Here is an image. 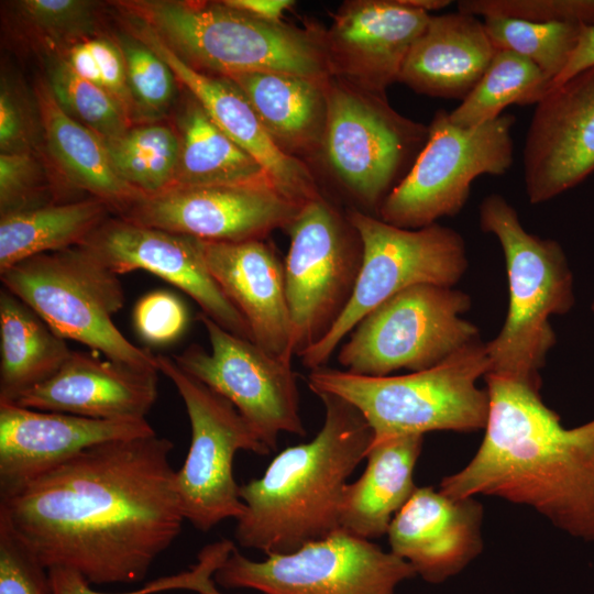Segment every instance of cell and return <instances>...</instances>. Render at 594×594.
I'll return each instance as SVG.
<instances>
[{"label":"cell","mask_w":594,"mask_h":594,"mask_svg":"<svg viewBox=\"0 0 594 594\" xmlns=\"http://www.w3.org/2000/svg\"><path fill=\"white\" fill-rule=\"evenodd\" d=\"M409 6L424 10L428 13L433 10H439L448 7L449 0H405Z\"/></svg>","instance_id":"cell-48"},{"label":"cell","mask_w":594,"mask_h":594,"mask_svg":"<svg viewBox=\"0 0 594 594\" xmlns=\"http://www.w3.org/2000/svg\"><path fill=\"white\" fill-rule=\"evenodd\" d=\"M32 120L22 98L7 81L0 90L1 153L30 152Z\"/></svg>","instance_id":"cell-43"},{"label":"cell","mask_w":594,"mask_h":594,"mask_svg":"<svg viewBox=\"0 0 594 594\" xmlns=\"http://www.w3.org/2000/svg\"><path fill=\"white\" fill-rule=\"evenodd\" d=\"M89 46L97 59L101 73L102 86L129 113L134 105L127 76V67L122 51L106 38H90Z\"/></svg>","instance_id":"cell-44"},{"label":"cell","mask_w":594,"mask_h":594,"mask_svg":"<svg viewBox=\"0 0 594 594\" xmlns=\"http://www.w3.org/2000/svg\"><path fill=\"white\" fill-rule=\"evenodd\" d=\"M0 352V402L14 403L52 377L72 350L31 307L2 286Z\"/></svg>","instance_id":"cell-29"},{"label":"cell","mask_w":594,"mask_h":594,"mask_svg":"<svg viewBox=\"0 0 594 594\" xmlns=\"http://www.w3.org/2000/svg\"><path fill=\"white\" fill-rule=\"evenodd\" d=\"M362 244V263L351 299L329 333L298 358L304 366H326L359 321L397 293L420 284L448 287L462 278L469 261L463 238L433 223L404 229L359 210L348 216Z\"/></svg>","instance_id":"cell-8"},{"label":"cell","mask_w":594,"mask_h":594,"mask_svg":"<svg viewBox=\"0 0 594 594\" xmlns=\"http://www.w3.org/2000/svg\"><path fill=\"white\" fill-rule=\"evenodd\" d=\"M70 68L82 79L102 86L101 73L88 40L73 45L65 57Z\"/></svg>","instance_id":"cell-46"},{"label":"cell","mask_w":594,"mask_h":594,"mask_svg":"<svg viewBox=\"0 0 594 594\" xmlns=\"http://www.w3.org/2000/svg\"><path fill=\"white\" fill-rule=\"evenodd\" d=\"M133 321L144 341L162 345L182 336L188 322V314L177 296L166 290H155L139 299Z\"/></svg>","instance_id":"cell-42"},{"label":"cell","mask_w":594,"mask_h":594,"mask_svg":"<svg viewBox=\"0 0 594 594\" xmlns=\"http://www.w3.org/2000/svg\"><path fill=\"white\" fill-rule=\"evenodd\" d=\"M470 308L462 290L411 286L359 321L340 346L338 362L351 374L373 377L435 367L481 340L477 327L462 317Z\"/></svg>","instance_id":"cell-9"},{"label":"cell","mask_w":594,"mask_h":594,"mask_svg":"<svg viewBox=\"0 0 594 594\" xmlns=\"http://www.w3.org/2000/svg\"><path fill=\"white\" fill-rule=\"evenodd\" d=\"M217 594H222L221 592H218Z\"/></svg>","instance_id":"cell-50"},{"label":"cell","mask_w":594,"mask_h":594,"mask_svg":"<svg viewBox=\"0 0 594 594\" xmlns=\"http://www.w3.org/2000/svg\"><path fill=\"white\" fill-rule=\"evenodd\" d=\"M316 395L326 411L317 436L284 449L260 479L240 485L245 509L234 535L244 548L285 554L340 529L343 490L366 458L373 431L348 400L330 393Z\"/></svg>","instance_id":"cell-3"},{"label":"cell","mask_w":594,"mask_h":594,"mask_svg":"<svg viewBox=\"0 0 594 594\" xmlns=\"http://www.w3.org/2000/svg\"><path fill=\"white\" fill-rule=\"evenodd\" d=\"M154 433L146 418L94 419L0 402V497L94 446Z\"/></svg>","instance_id":"cell-19"},{"label":"cell","mask_w":594,"mask_h":594,"mask_svg":"<svg viewBox=\"0 0 594 594\" xmlns=\"http://www.w3.org/2000/svg\"><path fill=\"white\" fill-rule=\"evenodd\" d=\"M96 198L50 202L1 215L0 274L38 254L82 244L107 219Z\"/></svg>","instance_id":"cell-30"},{"label":"cell","mask_w":594,"mask_h":594,"mask_svg":"<svg viewBox=\"0 0 594 594\" xmlns=\"http://www.w3.org/2000/svg\"><path fill=\"white\" fill-rule=\"evenodd\" d=\"M430 16L405 0L344 2L323 32L332 76L385 96Z\"/></svg>","instance_id":"cell-20"},{"label":"cell","mask_w":594,"mask_h":594,"mask_svg":"<svg viewBox=\"0 0 594 594\" xmlns=\"http://www.w3.org/2000/svg\"><path fill=\"white\" fill-rule=\"evenodd\" d=\"M120 6L202 73L224 77L251 72L332 76L321 31L266 21L223 1L138 0Z\"/></svg>","instance_id":"cell-4"},{"label":"cell","mask_w":594,"mask_h":594,"mask_svg":"<svg viewBox=\"0 0 594 594\" xmlns=\"http://www.w3.org/2000/svg\"><path fill=\"white\" fill-rule=\"evenodd\" d=\"M158 373L72 351L52 377L14 403L94 419H143L156 402Z\"/></svg>","instance_id":"cell-24"},{"label":"cell","mask_w":594,"mask_h":594,"mask_svg":"<svg viewBox=\"0 0 594 594\" xmlns=\"http://www.w3.org/2000/svg\"><path fill=\"white\" fill-rule=\"evenodd\" d=\"M158 371L176 387L190 422V446L175 486L186 521L208 531L244 512L233 475L238 451L266 455L260 440L238 409L223 396L183 370L173 356L156 355Z\"/></svg>","instance_id":"cell-11"},{"label":"cell","mask_w":594,"mask_h":594,"mask_svg":"<svg viewBox=\"0 0 594 594\" xmlns=\"http://www.w3.org/2000/svg\"><path fill=\"white\" fill-rule=\"evenodd\" d=\"M117 173L146 196L172 187L179 157V134L165 124L130 128L102 139Z\"/></svg>","instance_id":"cell-33"},{"label":"cell","mask_w":594,"mask_h":594,"mask_svg":"<svg viewBox=\"0 0 594 594\" xmlns=\"http://www.w3.org/2000/svg\"><path fill=\"white\" fill-rule=\"evenodd\" d=\"M80 245L118 275L143 270L161 277L190 296L201 314L252 341L248 322L208 270L202 240L119 218L106 220Z\"/></svg>","instance_id":"cell-17"},{"label":"cell","mask_w":594,"mask_h":594,"mask_svg":"<svg viewBox=\"0 0 594 594\" xmlns=\"http://www.w3.org/2000/svg\"><path fill=\"white\" fill-rule=\"evenodd\" d=\"M522 163L526 195L534 205L594 173V65L551 87L536 103Z\"/></svg>","instance_id":"cell-18"},{"label":"cell","mask_w":594,"mask_h":594,"mask_svg":"<svg viewBox=\"0 0 594 594\" xmlns=\"http://www.w3.org/2000/svg\"><path fill=\"white\" fill-rule=\"evenodd\" d=\"M479 213L482 231L502 246L509 296L505 322L486 343L487 373L541 381L540 370L556 344L550 317L565 315L574 305L568 258L557 241L526 231L502 195L486 196Z\"/></svg>","instance_id":"cell-6"},{"label":"cell","mask_w":594,"mask_h":594,"mask_svg":"<svg viewBox=\"0 0 594 594\" xmlns=\"http://www.w3.org/2000/svg\"><path fill=\"white\" fill-rule=\"evenodd\" d=\"M416 575L413 566L371 540L341 529L294 552L254 561L235 548L215 572L226 588H252L263 594H395Z\"/></svg>","instance_id":"cell-14"},{"label":"cell","mask_w":594,"mask_h":594,"mask_svg":"<svg viewBox=\"0 0 594 594\" xmlns=\"http://www.w3.org/2000/svg\"><path fill=\"white\" fill-rule=\"evenodd\" d=\"M592 65H594V25L583 28L579 42L566 66L554 79L551 87L564 82Z\"/></svg>","instance_id":"cell-45"},{"label":"cell","mask_w":594,"mask_h":594,"mask_svg":"<svg viewBox=\"0 0 594 594\" xmlns=\"http://www.w3.org/2000/svg\"><path fill=\"white\" fill-rule=\"evenodd\" d=\"M20 18L48 41L77 40L94 32L95 2L86 0H22Z\"/></svg>","instance_id":"cell-39"},{"label":"cell","mask_w":594,"mask_h":594,"mask_svg":"<svg viewBox=\"0 0 594 594\" xmlns=\"http://www.w3.org/2000/svg\"><path fill=\"white\" fill-rule=\"evenodd\" d=\"M592 311L594 312V299H593V302H592Z\"/></svg>","instance_id":"cell-49"},{"label":"cell","mask_w":594,"mask_h":594,"mask_svg":"<svg viewBox=\"0 0 594 594\" xmlns=\"http://www.w3.org/2000/svg\"><path fill=\"white\" fill-rule=\"evenodd\" d=\"M212 277L248 322L252 341L287 362L295 355L285 264L263 240L202 241Z\"/></svg>","instance_id":"cell-23"},{"label":"cell","mask_w":594,"mask_h":594,"mask_svg":"<svg viewBox=\"0 0 594 594\" xmlns=\"http://www.w3.org/2000/svg\"><path fill=\"white\" fill-rule=\"evenodd\" d=\"M173 449L156 433L94 446L0 497V516L47 569L91 585L141 582L186 521Z\"/></svg>","instance_id":"cell-1"},{"label":"cell","mask_w":594,"mask_h":594,"mask_svg":"<svg viewBox=\"0 0 594 594\" xmlns=\"http://www.w3.org/2000/svg\"><path fill=\"white\" fill-rule=\"evenodd\" d=\"M513 114L475 128H461L438 110L427 141L400 183L382 202L380 219L404 229H420L458 215L481 175L505 174L514 162Z\"/></svg>","instance_id":"cell-10"},{"label":"cell","mask_w":594,"mask_h":594,"mask_svg":"<svg viewBox=\"0 0 594 594\" xmlns=\"http://www.w3.org/2000/svg\"><path fill=\"white\" fill-rule=\"evenodd\" d=\"M550 87L549 77L531 61L497 50L479 84L449 112V119L458 127L475 128L495 120L510 105L538 103Z\"/></svg>","instance_id":"cell-32"},{"label":"cell","mask_w":594,"mask_h":594,"mask_svg":"<svg viewBox=\"0 0 594 594\" xmlns=\"http://www.w3.org/2000/svg\"><path fill=\"white\" fill-rule=\"evenodd\" d=\"M223 2L271 22H282L284 12L295 4L292 0H226Z\"/></svg>","instance_id":"cell-47"},{"label":"cell","mask_w":594,"mask_h":594,"mask_svg":"<svg viewBox=\"0 0 594 594\" xmlns=\"http://www.w3.org/2000/svg\"><path fill=\"white\" fill-rule=\"evenodd\" d=\"M483 22L496 50L528 58L549 77L551 85L566 66L585 26L510 18H486Z\"/></svg>","instance_id":"cell-34"},{"label":"cell","mask_w":594,"mask_h":594,"mask_svg":"<svg viewBox=\"0 0 594 594\" xmlns=\"http://www.w3.org/2000/svg\"><path fill=\"white\" fill-rule=\"evenodd\" d=\"M48 86L63 110L101 139L121 135L131 128L121 103L103 87L79 77L66 58L50 63Z\"/></svg>","instance_id":"cell-35"},{"label":"cell","mask_w":594,"mask_h":594,"mask_svg":"<svg viewBox=\"0 0 594 594\" xmlns=\"http://www.w3.org/2000/svg\"><path fill=\"white\" fill-rule=\"evenodd\" d=\"M199 319L211 350L193 344L173 356L177 364L227 398L271 451L282 432L305 436L292 362L227 331L204 314Z\"/></svg>","instance_id":"cell-15"},{"label":"cell","mask_w":594,"mask_h":594,"mask_svg":"<svg viewBox=\"0 0 594 594\" xmlns=\"http://www.w3.org/2000/svg\"><path fill=\"white\" fill-rule=\"evenodd\" d=\"M31 152L0 154V215L50 204Z\"/></svg>","instance_id":"cell-41"},{"label":"cell","mask_w":594,"mask_h":594,"mask_svg":"<svg viewBox=\"0 0 594 594\" xmlns=\"http://www.w3.org/2000/svg\"><path fill=\"white\" fill-rule=\"evenodd\" d=\"M488 370L486 343L479 340L428 370L373 377L323 366L310 372L308 386L355 406L372 428L373 443L430 431L484 429L490 397L477 381Z\"/></svg>","instance_id":"cell-5"},{"label":"cell","mask_w":594,"mask_h":594,"mask_svg":"<svg viewBox=\"0 0 594 594\" xmlns=\"http://www.w3.org/2000/svg\"><path fill=\"white\" fill-rule=\"evenodd\" d=\"M422 443V435L371 443L364 472L343 490L339 512L341 530L366 540L387 535L393 518L417 488L414 471Z\"/></svg>","instance_id":"cell-26"},{"label":"cell","mask_w":594,"mask_h":594,"mask_svg":"<svg viewBox=\"0 0 594 594\" xmlns=\"http://www.w3.org/2000/svg\"><path fill=\"white\" fill-rule=\"evenodd\" d=\"M457 7L461 12L483 19L594 25V0H460Z\"/></svg>","instance_id":"cell-38"},{"label":"cell","mask_w":594,"mask_h":594,"mask_svg":"<svg viewBox=\"0 0 594 594\" xmlns=\"http://www.w3.org/2000/svg\"><path fill=\"white\" fill-rule=\"evenodd\" d=\"M286 296L295 355L321 341L354 290L362 263L355 229L321 195L307 201L286 228Z\"/></svg>","instance_id":"cell-13"},{"label":"cell","mask_w":594,"mask_h":594,"mask_svg":"<svg viewBox=\"0 0 594 594\" xmlns=\"http://www.w3.org/2000/svg\"><path fill=\"white\" fill-rule=\"evenodd\" d=\"M496 52L477 16L459 10L431 14L404 59L398 81L418 94L462 101Z\"/></svg>","instance_id":"cell-25"},{"label":"cell","mask_w":594,"mask_h":594,"mask_svg":"<svg viewBox=\"0 0 594 594\" xmlns=\"http://www.w3.org/2000/svg\"><path fill=\"white\" fill-rule=\"evenodd\" d=\"M35 97L47 147L75 187L121 216L146 197L117 173L103 140L63 110L48 84L40 81Z\"/></svg>","instance_id":"cell-28"},{"label":"cell","mask_w":594,"mask_h":594,"mask_svg":"<svg viewBox=\"0 0 594 594\" xmlns=\"http://www.w3.org/2000/svg\"><path fill=\"white\" fill-rule=\"evenodd\" d=\"M488 416L473 458L442 479L453 497L527 506L565 534L594 542V419L565 428L541 381L487 373Z\"/></svg>","instance_id":"cell-2"},{"label":"cell","mask_w":594,"mask_h":594,"mask_svg":"<svg viewBox=\"0 0 594 594\" xmlns=\"http://www.w3.org/2000/svg\"><path fill=\"white\" fill-rule=\"evenodd\" d=\"M0 276L3 287L65 340L109 360L160 372L156 355L134 345L113 323L124 305L120 275L82 245L26 258Z\"/></svg>","instance_id":"cell-7"},{"label":"cell","mask_w":594,"mask_h":594,"mask_svg":"<svg viewBox=\"0 0 594 594\" xmlns=\"http://www.w3.org/2000/svg\"><path fill=\"white\" fill-rule=\"evenodd\" d=\"M482 522L483 506L475 497L417 487L389 525L391 552L425 581L441 583L482 552Z\"/></svg>","instance_id":"cell-22"},{"label":"cell","mask_w":594,"mask_h":594,"mask_svg":"<svg viewBox=\"0 0 594 594\" xmlns=\"http://www.w3.org/2000/svg\"><path fill=\"white\" fill-rule=\"evenodd\" d=\"M133 20V36L168 65L176 79L190 91L212 121L264 168L282 191L301 202L320 195L305 163L276 145L246 97L232 80L195 69L151 28Z\"/></svg>","instance_id":"cell-21"},{"label":"cell","mask_w":594,"mask_h":594,"mask_svg":"<svg viewBox=\"0 0 594 594\" xmlns=\"http://www.w3.org/2000/svg\"><path fill=\"white\" fill-rule=\"evenodd\" d=\"M0 594H53L48 569L0 516Z\"/></svg>","instance_id":"cell-40"},{"label":"cell","mask_w":594,"mask_h":594,"mask_svg":"<svg viewBox=\"0 0 594 594\" xmlns=\"http://www.w3.org/2000/svg\"><path fill=\"white\" fill-rule=\"evenodd\" d=\"M305 204L273 185L172 187L120 218L202 241L244 242L286 229Z\"/></svg>","instance_id":"cell-16"},{"label":"cell","mask_w":594,"mask_h":594,"mask_svg":"<svg viewBox=\"0 0 594 594\" xmlns=\"http://www.w3.org/2000/svg\"><path fill=\"white\" fill-rule=\"evenodd\" d=\"M427 138L428 128L397 113L385 96L341 77L328 79L321 148L333 174L362 202L381 207Z\"/></svg>","instance_id":"cell-12"},{"label":"cell","mask_w":594,"mask_h":594,"mask_svg":"<svg viewBox=\"0 0 594 594\" xmlns=\"http://www.w3.org/2000/svg\"><path fill=\"white\" fill-rule=\"evenodd\" d=\"M235 549L232 541L222 539L206 546L198 554V561L189 570L157 578L133 591L107 593L94 590L78 572L48 569L53 594H157L166 591L186 590L197 594H216L213 574Z\"/></svg>","instance_id":"cell-36"},{"label":"cell","mask_w":594,"mask_h":594,"mask_svg":"<svg viewBox=\"0 0 594 594\" xmlns=\"http://www.w3.org/2000/svg\"><path fill=\"white\" fill-rule=\"evenodd\" d=\"M246 97L266 132L286 154L321 147L327 120V82L279 72L228 76Z\"/></svg>","instance_id":"cell-27"},{"label":"cell","mask_w":594,"mask_h":594,"mask_svg":"<svg viewBox=\"0 0 594 594\" xmlns=\"http://www.w3.org/2000/svg\"><path fill=\"white\" fill-rule=\"evenodd\" d=\"M178 134L179 157L172 187H277L264 168L212 121L195 98L179 120Z\"/></svg>","instance_id":"cell-31"},{"label":"cell","mask_w":594,"mask_h":594,"mask_svg":"<svg viewBox=\"0 0 594 594\" xmlns=\"http://www.w3.org/2000/svg\"><path fill=\"white\" fill-rule=\"evenodd\" d=\"M120 48L133 102L147 112L166 109L174 97L177 80L168 65L134 36L122 40Z\"/></svg>","instance_id":"cell-37"}]
</instances>
